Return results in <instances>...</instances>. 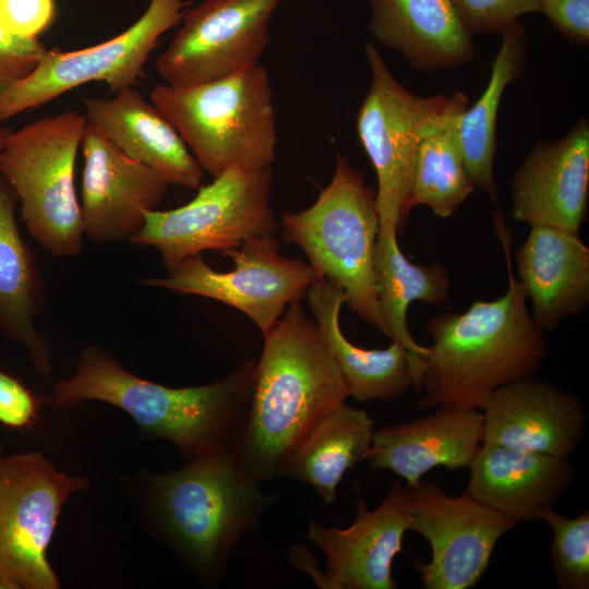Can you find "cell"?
<instances>
[{
	"label": "cell",
	"instance_id": "cell-26",
	"mask_svg": "<svg viewBox=\"0 0 589 589\" xmlns=\"http://www.w3.org/2000/svg\"><path fill=\"white\" fill-rule=\"evenodd\" d=\"M374 274L377 301L387 337L407 351L412 386L419 393L424 359L429 347L419 345L407 324L408 308L413 301L442 304L448 299L449 276L442 264H413L400 251L397 231L378 229L374 249Z\"/></svg>",
	"mask_w": 589,
	"mask_h": 589
},
{
	"label": "cell",
	"instance_id": "cell-25",
	"mask_svg": "<svg viewBox=\"0 0 589 589\" xmlns=\"http://www.w3.org/2000/svg\"><path fill=\"white\" fill-rule=\"evenodd\" d=\"M305 297L349 396L358 401H384L399 397L412 386L408 354L399 342L393 340L385 349H364L344 335L339 315L345 297L340 289L315 277Z\"/></svg>",
	"mask_w": 589,
	"mask_h": 589
},
{
	"label": "cell",
	"instance_id": "cell-19",
	"mask_svg": "<svg viewBox=\"0 0 589 589\" xmlns=\"http://www.w3.org/2000/svg\"><path fill=\"white\" fill-rule=\"evenodd\" d=\"M483 436L481 410L438 406L437 411L374 431L365 460L417 484L435 467L469 468Z\"/></svg>",
	"mask_w": 589,
	"mask_h": 589
},
{
	"label": "cell",
	"instance_id": "cell-29",
	"mask_svg": "<svg viewBox=\"0 0 589 589\" xmlns=\"http://www.w3.org/2000/svg\"><path fill=\"white\" fill-rule=\"evenodd\" d=\"M502 44L492 65L488 85L480 98L464 111L459 122V141L467 172L476 188L497 200L493 178L496 152V122L506 87L524 71L526 32L517 20L502 32Z\"/></svg>",
	"mask_w": 589,
	"mask_h": 589
},
{
	"label": "cell",
	"instance_id": "cell-15",
	"mask_svg": "<svg viewBox=\"0 0 589 589\" xmlns=\"http://www.w3.org/2000/svg\"><path fill=\"white\" fill-rule=\"evenodd\" d=\"M84 168L80 211L85 237L97 244L130 242L168 183L109 142L89 123L82 139Z\"/></svg>",
	"mask_w": 589,
	"mask_h": 589
},
{
	"label": "cell",
	"instance_id": "cell-24",
	"mask_svg": "<svg viewBox=\"0 0 589 589\" xmlns=\"http://www.w3.org/2000/svg\"><path fill=\"white\" fill-rule=\"evenodd\" d=\"M17 200L0 175V327L24 347L43 377L51 374V353L35 321L44 304V283L32 249L22 237Z\"/></svg>",
	"mask_w": 589,
	"mask_h": 589
},
{
	"label": "cell",
	"instance_id": "cell-7",
	"mask_svg": "<svg viewBox=\"0 0 589 589\" xmlns=\"http://www.w3.org/2000/svg\"><path fill=\"white\" fill-rule=\"evenodd\" d=\"M86 124L75 110L44 117L11 132L0 153V175L27 231L55 256H76L84 247L74 169Z\"/></svg>",
	"mask_w": 589,
	"mask_h": 589
},
{
	"label": "cell",
	"instance_id": "cell-13",
	"mask_svg": "<svg viewBox=\"0 0 589 589\" xmlns=\"http://www.w3.org/2000/svg\"><path fill=\"white\" fill-rule=\"evenodd\" d=\"M281 0H204L185 11L181 27L156 60L166 84L192 86L260 65L271 20Z\"/></svg>",
	"mask_w": 589,
	"mask_h": 589
},
{
	"label": "cell",
	"instance_id": "cell-27",
	"mask_svg": "<svg viewBox=\"0 0 589 589\" xmlns=\"http://www.w3.org/2000/svg\"><path fill=\"white\" fill-rule=\"evenodd\" d=\"M468 98L457 92L421 125L408 206L429 207L447 218L473 192L459 141V122Z\"/></svg>",
	"mask_w": 589,
	"mask_h": 589
},
{
	"label": "cell",
	"instance_id": "cell-32",
	"mask_svg": "<svg viewBox=\"0 0 589 589\" xmlns=\"http://www.w3.org/2000/svg\"><path fill=\"white\" fill-rule=\"evenodd\" d=\"M47 51L37 38L16 37L0 24V94L28 75Z\"/></svg>",
	"mask_w": 589,
	"mask_h": 589
},
{
	"label": "cell",
	"instance_id": "cell-35",
	"mask_svg": "<svg viewBox=\"0 0 589 589\" xmlns=\"http://www.w3.org/2000/svg\"><path fill=\"white\" fill-rule=\"evenodd\" d=\"M539 12L573 44L589 43V0H539Z\"/></svg>",
	"mask_w": 589,
	"mask_h": 589
},
{
	"label": "cell",
	"instance_id": "cell-30",
	"mask_svg": "<svg viewBox=\"0 0 589 589\" xmlns=\"http://www.w3.org/2000/svg\"><path fill=\"white\" fill-rule=\"evenodd\" d=\"M552 530L549 550L555 580L561 589L589 588V512L569 518L554 507L542 516Z\"/></svg>",
	"mask_w": 589,
	"mask_h": 589
},
{
	"label": "cell",
	"instance_id": "cell-33",
	"mask_svg": "<svg viewBox=\"0 0 589 589\" xmlns=\"http://www.w3.org/2000/svg\"><path fill=\"white\" fill-rule=\"evenodd\" d=\"M53 0H0V24L12 35L37 38L55 16Z\"/></svg>",
	"mask_w": 589,
	"mask_h": 589
},
{
	"label": "cell",
	"instance_id": "cell-6",
	"mask_svg": "<svg viewBox=\"0 0 589 589\" xmlns=\"http://www.w3.org/2000/svg\"><path fill=\"white\" fill-rule=\"evenodd\" d=\"M281 237L305 253L317 278L340 289L345 303L364 322L387 336L374 274L380 229L375 193L341 154L329 184L300 212H284Z\"/></svg>",
	"mask_w": 589,
	"mask_h": 589
},
{
	"label": "cell",
	"instance_id": "cell-22",
	"mask_svg": "<svg viewBox=\"0 0 589 589\" xmlns=\"http://www.w3.org/2000/svg\"><path fill=\"white\" fill-rule=\"evenodd\" d=\"M517 280L531 301V316L543 330L589 303V248L578 233L551 226H531L515 253Z\"/></svg>",
	"mask_w": 589,
	"mask_h": 589
},
{
	"label": "cell",
	"instance_id": "cell-31",
	"mask_svg": "<svg viewBox=\"0 0 589 589\" xmlns=\"http://www.w3.org/2000/svg\"><path fill=\"white\" fill-rule=\"evenodd\" d=\"M472 34L501 33L519 16L539 12V0H452Z\"/></svg>",
	"mask_w": 589,
	"mask_h": 589
},
{
	"label": "cell",
	"instance_id": "cell-11",
	"mask_svg": "<svg viewBox=\"0 0 589 589\" xmlns=\"http://www.w3.org/2000/svg\"><path fill=\"white\" fill-rule=\"evenodd\" d=\"M371 74L369 91L357 113V132L376 173L375 203L380 229H402L422 123L447 97L419 96L404 87L380 51L365 45Z\"/></svg>",
	"mask_w": 589,
	"mask_h": 589
},
{
	"label": "cell",
	"instance_id": "cell-20",
	"mask_svg": "<svg viewBox=\"0 0 589 589\" xmlns=\"http://www.w3.org/2000/svg\"><path fill=\"white\" fill-rule=\"evenodd\" d=\"M465 492L518 522L542 520L575 479L568 458L482 444L469 466Z\"/></svg>",
	"mask_w": 589,
	"mask_h": 589
},
{
	"label": "cell",
	"instance_id": "cell-28",
	"mask_svg": "<svg viewBox=\"0 0 589 589\" xmlns=\"http://www.w3.org/2000/svg\"><path fill=\"white\" fill-rule=\"evenodd\" d=\"M374 431L365 410L344 402L313 430L280 477L311 485L328 505L346 471L366 458Z\"/></svg>",
	"mask_w": 589,
	"mask_h": 589
},
{
	"label": "cell",
	"instance_id": "cell-23",
	"mask_svg": "<svg viewBox=\"0 0 589 589\" xmlns=\"http://www.w3.org/2000/svg\"><path fill=\"white\" fill-rule=\"evenodd\" d=\"M375 40L417 70L457 68L473 59L472 35L452 0H369Z\"/></svg>",
	"mask_w": 589,
	"mask_h": 589
},
{
	"label": "cell",
	"instance_id": "cell-36",
	"mask_svg": "<svg viewBox=\"0 0 589 589\" xmlns=\"http://www.w3.org/2000/svg\"><path fill=\"white\" fill-rule=\"evenodd\" d=\"M11 132L12 131L10 129L5 128L3 125V123L0 122V153L3 149V147H4L5 143H7V140H8L9 135L11 134Z\"/></svg>",
	"mask_w": 589,
	"mask_h": 589
},
{
	"label": "cell",
	"instance_id": "cell-34",
	"mask_svg": "<svg viewBox=\"0 0 589 589\" xmlns=\"http://www.w3.org/2000/svg\"><path fill=\"white\" fill-rule=\"evenodd\" d=\"M40 398L23 383L0 371V423L11 429H27L38 420Z\"/></svg>",
	"mask_w": 589,
	"mask_h": 589
},
{
	"label": "cell",
	"instance_id": "cell-17",
	"mask_svg": "<svg viewBox=\"0 0 589 589\" xmlns=\"http://www.w3.org/2000/svg\"><path fill=\"white\" fill-rule=\"evenodd\" d=\"M589 191V122L579 120L555 141L534 145L512 180L514 220L578 233Z\"/></svg>",
	"mask_w": 589,
	"mask_h": 589
},
{
	"label": "cell",
	"instance_id": "cell-4",
	"mask_svg": "<svg viewBox=\"0 0 589 589\" xmlns=\"http://www.w3.org/2000/svg\"><path fill=\"white\" fill-rule=\"evenodd\" d=\"M152 486L156 515L170 542L215 580L236 544L275 500L240 470L230 450L197 456L179 470L155 474Z\"/></svg>",
	"mask_w": 589,
	"mask_h": 589
},
{
	"label": "cell",
	"instance_id": "cell-37",
	"mask_svg": "<svg viewBox=\"0 0 589 589\" xmlns=\"http://www.w3.org/2000/svg\"><path fill=\"white\" fill-rule=\"evenodd\" d=\"M0 589H17V586L10 578L0 573Z\"/></svg>",
	"mask_w": 589,
	"mask_h": 589
},
{
	"label": "cell",
	"instance_id": "cell-3",
	"mask_svg": "<svg viewBox=\"0 0 589 589\" xmlns=\"http://www.w3.org/2000/svg\"><path fill=\"white\" fill-rule=\"evenodd\" d=\"M255 364L251 358L217 382L175 388L135 375L89 345L75 373L55 383L50 404L58 409L87 400L110 404L129 413L146 436L168 440L192 459L231 449L250 406Z\"/></svg>",
	"mask_w": 589,
	"mask_h": 589
},
{
	"label": "cell",
	"instance_id": "cell-14",
	"mask_svg": "<svg viewBox=\"0 0 589 589\" xmlns=\"http://www.w3.org/2000/svg\"><path fill=\"white\" fill-rule=\"evenodd\" d=\"M409 530L431 548V560H414L425 589H468L489 566L498 540L517 524L490 509L467 492L448 495L436 482L407 486Z\"/></svg>",
	"mask_w": 589,
	"mask_h": 589
},
{
	"label": "cell",
	"instance_id": "cell-18",
	"mask_svg": "<svg viewBox=\"0 0 589 589\" xmlns=\"http://www.w3.org/2000/svg\"><path fill=\"white\" fill-rule=\"evenodd\" d=\"M481 411L482 444L568 458L586 430L580 399L534 377L495 389Z\"/></svg>",
	"mask_w": 589,
	"mask_h": 589
},
{
	"label": "cell",
	"instance_id": "cell-1",
	"mask_svg": "<svg viewBox=\"0 0 589 589\" xmlns=\"http://www.w3.org/2000/svg\"><path fill=\"white\" fill-rule=\"evenodd\" d=\"M348 397L315 320L300 301L291 303L264 334L232 459L260 483L280 477L313 430Z\"/></svg>",
	"mask_w": 589,
	"mask_h": 589
},
{
	"label": "cell",
	"instance_id": "cell-9",
	"mask_svg": "<svg viewBox=\"0 0 589 589\" xmlns=\"http://www.w3.org/2000/svg\"><path fill=\"white\" fill-rule=\"evenodd\" d=\"M189 0H151L129 28L101 44L74 51L48 49L37 67L0 94V122L91 82L111 93L135 87L160 37L177 26Z\"/></svg>",
	"mask_w": 589,
	"mask_h": 589
},
{
	"label": "cell",
	"instance_id": "cell-21",
	"mask_svg": "<svg viewBox=\"0 0 589 589\" xmlns=\"http://www.w3.org/2000/svg\"><path fill=\"white\" fill-rule=\"evenodd\" d=\"M84 106L87 123L169 185H202L204 170L196 158L173 125L135 87L112 97L86 98Z\"/></svg>",
	"mask_w": 589,
	"mask_h": 589
},
{
	"label": "cell",
	"instance_id": "cell-2",
	"mask_svg": "<svg viewBox=\"0 0 589 589\" xmlns=\"http://www.w3.org/2000/svg\"><path fill=\"white\" fill-rule=\"evenodd\" d=\"M494 220L505 255L507 291L428 323L432 346L420 380V409L448 405L482 410L495 389L534 377L545 357L544 330L528 311L513 271L510 236L501 211Z\"/></svg>",
	"mask_w": 589,
	"mask_h": 589
},
{
	"label": "cell",
	"instance_id": "cell-8",
	"mask_svg": "<svg viewBox=\"0 0 589 589\" xmlns=\"http://www.w3.org/2000/svg\"><path fill=\"white\" fill-rule=\"evenodd\" d=\"M272 166L228 169L187 204L147 213L131 243L155 248L168 272L204 251L239 247L253 237L275 236L279 230L271 208Z\"/></svg>",
	"mask_w": 589,
	"mask_h": 589
},
{
	"label": "cell",
	"instance_id": "cell-5",
	"mask_svg": "<svg viewBox=\"0 0 589 589\" xmlns=\"http://www.w3.org/2000/svg\"><path fill=\"white\" fill-rule=\"evenodd\" d=\"M149 98L213 178L232 168L272 166L276 118L269 74L261 64L192 86L159 84Z\"/></svg>",
	"mask_w": 589,
	"mask_h": 589
},
{
	"label": "cell",
	"instance_id": "cell-10",
	"mask_svg": "<svg viewBox=\"0 0 589 589\" xmlns=\"http://www.w3.org/2000/svg\"><path fill=\"white\" fill-rule=\"evenodd\" d=\"M87 485L40 453L0 454V573L17 589L59 588L47 549L67 498Z\"/></svg>",
	"mask_w": 589,
	"mask_h": 589
},
{
	"label": "cell",
	"instance_id": "cell-12",
	"mask_svg": "<svg viewBox=\"0 0 589 589\" xmlns=\"http://www.w3.org/2000/svg\"><path fill=\"white\" fill-rule=\"evenodd\" d=\"M223 254L233 262L229 272L215 271L197 254L182 261L167 277H144L139 283L228 304L244 313L264 335L291 303L305 298L316 277L309 263L283 256L275 236L250 238Z\"/></svg>",
	"mask_w": 589,
	"mask_h": 589
},
{
	"label": "cell",
	"instance_id": "cell-38",
	"mask_svg": "<svg viewBox=\"0 0 589 589\" xmlns=\"http://www.w3.org/2000/svg\"><path fill=\"white\" fill-rule=\"evenodd\" d=\"M0 454H2V446L0 445Z\"/></svg>",
	"mask_w": 589,
	"mask_h": 589
},
{
	"label": "cell",
	"instance_id": "cell-16",
	"mask_svg": "<svg viewBox=\"0 0 589 589\" xmlns=\"http://www.w3.org/2000/svg\"><path fill=\"white\" fill-rule=\"evenodd\" d=\"M356 519L346 529L311 520L308 539L326 560L324 588L395 589L393 562L402 551L409 530L410 508L406 486L395 482L382 503L366 508L356 485Z\"/></svg>",
	"mask_w": 589,
	"mask_h": 589
}]
</instances>
